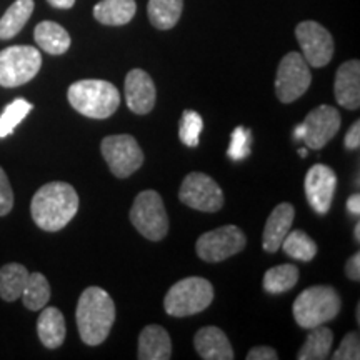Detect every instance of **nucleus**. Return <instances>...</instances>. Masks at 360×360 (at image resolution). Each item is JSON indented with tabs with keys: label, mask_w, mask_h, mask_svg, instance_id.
<instances>
[{
	"label": "nucleus",
	"mask_w": 360,
	"mask_h": 360,
	"mask_svg": "<svg viewBox=\"0 0 360 360\" xmlns=\"http://www.w3.org/2000/svg\"><path fill=\"white\" fill-rule=\"evenodd\" d=\"M79 210V195L67 182L45 184L35 192L30 214L45 232L62 231Z\"/></svg>",
	"instance_id": "1"
},
{
	"label": "nucleus",
	"mask_w": 360,
	"mask_h": 360,
	"mask_svg": "<svg viewBox=\"0 0 360 360\" xmlns=\"http://www.w3.org/2000/svg\"><path fill=\"white\" fill-rule=\"evenodd\" d=\"M75 319L84 344L101 345L114 327V300L101 287H87L79 299Z\"/></svg>",
	"instance_id": "2"
},
{
	"label": "nucleus",
	"mask_w": 360,
	"mask_h": 360,
	"mask_svg": "<svg viewBox=\"0 0 360 360\" xmlns=\"http://www.w3.org/2000/svg\"><path fill=\"white\" fill-rule=\"evenodd\" d=\"M67 97L79 114L90 119H109L120 105L119 90L107 80H79L70 85Z\"/></svg>",
	"instance_id": "3"
},
{
	"label": "nucleus",
	"mask_w": 360,
	"mask_h": 360,
	"mask_svg": "<svg viewBox=\"0 0 360 360\" xmlns=\"http://www.w3.org/2000/svg\"><path fill=\"white\" fill-rule=\"evenodd\" d=\"M340 297L334 287L314 285L300 292L294 302V319L302 328L326 326L340 312Z\"/></svg>",
	"instance_id": "4"
},
{
	"label": "nucleus",
	"mask_w": 360,
	"mask_h": 360,
	"mask_svg": "<svg viewBox=\"0 0 360 360\" xmlns=\"http://www.w3.org/2000/svg\"><path fill=\"white\" fill-rule=\"evenodd\" d=\"M212 300V283L202 277H187L170 287L164 299V309L172 317H188L200 314Z\"/></svg>",
	"instance_id": "5"
},
{
	"label": "nucleus",
	"mask_w": 360,
	"mask_h": 360,
	"mask_svg": "<svg viewBox=\"0 0 360 360\" xmlns=\"http://www.w3.org/2000/svg\"><path fill=\"white\" fill-rule=\"evenodd\" d=\"M42 67L39 49L30 45H12L0 51V85L7 89L30 82Z\"/></svg>",
	"instance_id": "6"
},
{
	"label": "nucleus",
	"mask_w": 360,
	"mask_h": 360,
	"mask_svg": "<svg viewBox=\"0 0 360 360\" xmlns=\"http://www.w3.org/2000/svg\"><path fill=\"white\" fill-rule=\"evenodd\" d=\"M130 222L143 237L152 242H159L167 236L169 219L160 193L155 191H143L139 193L130 210Z\"/></svg>",
	"instance_id": "7"
},
{
	"label": "nucleus",
	"mask_w": 360,
	"mask_h": 360,
	"mask_svg": "<svg viewBox=\"0 0 360 360\" xmlns=\"http://www.w3.org/2000/svg\"><path fill=\"white\" fill-rule=\"evenodd\" d=\"M312 84L310 65L299 52H289L277 69L276 94L282 103H292L307 92Z\"/></svg>",
	"instance_id": "8"
},
{
	"label": "nucleus",
	"mask_w": 360,
	"mask_h": 360,
	"mask_svg": "<svg viewBox=\"0 0 360 360\" xmlns=\"http://www.w3.org/2000/svg\"><path fill=\"white\" fill-rule=\"evenodd\" d=\"M102 155L110 172L119 179H127L143 164V154L132 135H109L102 141Z\"/></svg>",
	"instance_id": "9"
},
{
	"label": "nucleus",
	"mask_w": 360,
	"mask_h": 360,
	"mask_svg": "<svg viewBox=\"0 0 360 360\" xmlns=\"http://www.w3.org/2000/svg\"><path fill=\"white\" fill-rule=\"evenodd\" d=\"M342 124L340 114L335 107L321 105L305 117L304 124L297 125L295 139L304 141L305 146L319 150L335 137Z\"/></svg>",
	"instance_id": "10"
},
{
	"label": "nucleus",
	"mask_w": 360,
	"mask_h": 360,
	"mask_svg": "<svg viewBox=\"0 0 360 360\" xmlns=\"http://www.w3.org/2000/svg\"><path fill=\"white\" fill-rule=\"evenodd\" d=\"M245 233L237 225H225L202 233L197 240V255L205 262H222L244 250Z\"/></svg>",
	"instance_id": "11"
},
{
	"label": "nucleus",
	"mask_w": 360,
	"mask_h": 360,
	"mask_svg": "<svg viewBox=\"0 0 360 360\" xmlns=\"http://www.w3.org/2000/svg\"><path fill=\"white\" fill-rule=\"evenodd\" d=\"M179 199L182 204L200 212H217L224 205L222 188L212 177L202 172H192L184 179Z\"/></svg>",
	"instance_id": "12"
},
{
	"label": "nucleus",
	"mask_w": 360,
	"mask_h": 360,
	"mask_svg": "<svg viewBox=\"0 0 360 360\" xmlns=\"http://www.w3.org/2000/svg\"><path fill=\"white\" fill-rule=\"evenodd\" d=\"M295 37L302 49L304 58L312 67H326L334 57V39L326 27L314 20L300 22Z\"/></svg>",
	"instance_id": "13"
},
{
	"label": "nucleus",
	"mask_w": 360,
	"mask_h": 360,
	"mask_svg": "<svg viewBox=\"0 0 360 360\" xmlns=\"http://www.w3.org/2000/svg\"><path fill=\"white\" fill-rule=\"evenodd\" d=\"M337 188V175L327 165L317 164L305 175V195L317 214H327L330 210L332 199Z\"/></svg>",
	"instance_id": "14"
},
{
	"label": "nucleus",
	"mask_w": 360,
	"mask_h": 360,
	"mask_svg": "<svg viewBox=\"0 0 360 360\" xmlns=\"http://www.w3.org/2000/svg\"><path fill=\"white\" fill-rule=\"evenodd\" d=\"M155 85L150 75L142 69L130 70L125 77V101L134 114L146 115L155 105Z\"/></svg>",
	"instance_id": "15"
},
{
	"label": "nucleus",
	"mask_w": 360,
	"mask_h": 360,
	"mask_svg": "<svg viewBox=\"0 0 360 360\" xmlns=\"http://www.w3.org/2000/svg\"><path fill=\"white\" fill-rule=\"evenodd\" d=\"M335 98L344 109L357 110L360 107V62L347 60L335 74Z\"/></svg>",
	"instance_id": "16"
},
{
	"label": "nucleus",
	"mask_w": 360,
	"mask_h": 360,
	"mask_svg": "<svg viewBox=\"0 0 360 360\" xmlns=\"http://www.w3.org/2000/svg\"><path fill=\"white\" fill-rule=\"evenodd\" d=\"M294 219L295 209L289 202H282L272 210L264 229V249L269 254H276L281 249L282 240L290 232Z\"/></svg>",
	"instance_id": "17"
},
{
	"label": "nucleus",
	"mask_w": 360,
	"mask_h": 360,
	"mask_svg": "<svg viewBox=\"0 0 360 360\" xmlns=\"http://www.w3.org/2000/svg\"><path fill=\"white\" fill-rule=\"evenodd\" d=\"M197 352L204 360H232L233 349L227 335L219 327L209 326L200 328L193 339Z\"/></svg>",
	"instance_id": "18"
},
{
	"label": "nucleus",
	"mask_w": 360,
	"mask_h": 360,
	"mask_svg": "<svg viewBox=\"0 0 360 360\" xmlns=\"http://www.w3.org/2000/svg\"><path fill=\"white\" fill-rule=\"evenodd\" d=\"M172 357V342L164 327L147 326L139 337V359L169 360Z\"/></svg>",
	"instance_id": "19"
},
{
	"label": "nucleus",
	"mask_w": 360,
	"mask_h": 360,
	"mask_svg": "<svg viewBox=\"0 0 360 360\" xmlns=\"http://www.w3.org/2000/svg\"><path fill=\"white\" fill-rule=\"evenodd\" d=\"M37 334L47 349L60 347L67 334L64 314L56 307H44L37 321Z\"/></svg>",
	"instance_id": "20"
},
{
	"label": "nucleus",
	"mask_w": 360,
	"mask_h": 360,
	"mask_svg": "<svg viewBox=\"0 0 360 360\" xmlns=\"http://www.w3.org/2000/svg\"><path fill=\"white\" fill-rule=\"evenodd\" d=\"M35 42L44 52L51 56H62L70 49V35L67 30L57 22L44 20L35 27L34 30Z\"/></svg>",
	"instance_id": "21"
},
{
	"label": "nucleus",
	"mask_w": 360,
	"mask_h": 360,
	"mask_svg": "<svg viewBox=\"0 0 360 360\" xmlns=\"http://www.w3.org/2000/svg\"><path fill=\"white\" fill-rule=\"evenodd\" d=\"M137 12L135 0H102L94 7V17L103 25H125Z\"/></svg>",
	"instance_id": "22"
},
{
	"label": "nucleus",
	"mask_w": 360,
	"mask_h": 360,
	"mask_svg": "<svg viewBox=\"0 0 360 360\" xmlns=\"http://www.w3.org/2000/svg\"><path fill=\"white\" fill-rule=\"evenodd\" d=\"M34 0H15L0 19V40L15 37L34 12Z\"/></svg>",
	"instance_id": "23"
},
{
	"label": "nucleus",
	"mask_w": 360,
	"mask_h": 360,
	"mask_svg": "<svg viewBox=\"0 0 360 360\" xmlns=\"http://www.w3.org/2000/svg\"><path fill=\"white\" fill-rule=\"evenodd\" d=\"M182 8L184 0H148V20L155 29L170 30L177 25Z\"/></svg>",
	"instance_id": "24"
},
{
	"label": "nucleus",
	"mask_w": 360,
	"mask_h": 360,
	"mask_svg": "<svg viewBox=\"0 0 360 360\" xmlns=\"http://www.w3.org/2000/svg\"><path fill=\"white\" fill-rule=\"evenodd\" d=\"M29 270L22 264H7L0 269V297L6 302L20 299L29 278Z\"/></svg>",
	"instance_id": "25"
},
{
	"label": "nucleus",
	"mask_w": 360,
	"mask_h": 360,
	"mask_svg": "<svg viewBox=\"0 0 360 360\" xmlns=\"http://www.w3.org/2000/svg\"><path fill=\"white\" fill-rule=\"evenodd\" d=\"M332 342H334V334L330 328L327 327H314L310 328V334L307 340L302 345V349L297 354L299 360H323L328 357L332 349Z\"/></svg>",
	"instance_id": "26"
},
{
	"label": "nucleus",
	"mask_w": 360,
	"mask_h": 360,
	"mask_svg": "<svg viewBox=\"0 0 360 360\" xmlns=\"http://www.w3.org/2000/svg\"><path fill=\"white\" fill-rule=\"evenodd\" d=\"M297 282H299V269L292 264H282L265 272L264 289L269 294H283L294 289Z\"/></svg>",
	"instance_id": "27"
},
{
	"label": "nucleus",
	"mask_w": 360,
	"mask_h": 360,
	"mask_svg": "<svg viewBox=\"0 0 360 360\" xmlns=\"http://www.w3.org/2000/svg\"><path fill=\"white\" fill-rule=\"evenodd\" d=\"M22 302L29 310H42L51 300V285L40 272L29 274L27 283L22 292Z\"/></svg>",
	"instance_id": "28"
},
{
	"label": "nucleus",
	"mask_w": 360,
	"mask_h": 360,
	"mask_svg": "<svg viewBox=\"0 0 360 360\" xmlns=\"http://www.w3.org/2000/svg\"><path fill=\"white\" fill-rule=\"evenodd\" d=\"M282 249L290 259L309 262L317 254V244L304 231L289 232L282 240Z\"/></svg>",
	"instance_id": "29"
},
{
	"label": "nucleus",
	"mask_w": 360,
	"mask_h": 360,
	"mask_svg": "<svg viewBox=\"0 0 360 360\" xmlns=\"http://www.w3.org/2000/svg\"><path fill=\"white\" fill-rule=\"evenodd\" d=\"M32 109L34 105L27 102L25 98H15V101L8 103L6 109H4L2 115H0V139H6L8 135H12L17 125L29 115V112Z\"/></svg>",
	"instance_id": "30"
},
{
	"label": "nucleus",
	"mask_w": 360,
	"mask_h": 360,
	"mask_svg": "<svg viewBox=\"0 0 360 360\" xmlns=\"http://www.w3.org/2000/svg\"><path fill=\"white\" fill-rule=\"evenodd\" d=\"M202 130H204V120H202L200 114H197L195 110L184 112L179 127L180 141L186 143L187 147H197Z\"/></svg>",
	"instance_id": "31"
},
{
	"label": "nucleus",
	"mask_w": 360,
	"mask_h": 360,
	"mask_svg": "<svg viewBox=\"0 0 360 360\" xmlns=\"http://www.w3.org/2000/svg\"><path fill=\"white\" fill-rule=\"evenodd\" d=\"M250 142H252L250 130L242 127V125L240 127H237L231 135V146H229V150H227L229 157L236 162L247 159L250 154Z\"/></svg>",
	"instance_id": "32"
},
{
	"label": "nucleus",
	"mask_w": 360,
	"mask_h": 360,
	"mask_svg": "<svg viewBox=\"0 0 360 360\" xmlns=\"http://www.w3.org/2000/svg\"><path fill=\"white\" fill-rule=\"evenodd\" d=\"M334 360H359L360 359V342L357 332H350L344 337L339 349L332 355Z\"/></svg>",
	"instance_id": "33"
},
{
	"label": "nucleus",
	"mask_w": 360,
	"mask_h": 360,
	"mask_svg": "<svg viewBox=\"0 0 360 360\" xmlns=\"http://www.w3.org/2000/svg\"><path fill=\"white\" fill-rule=\"evenodd\" d=\"M13 207V192L7 174L0 167V217L7 215Z\"/></svg>",
	"instance_id": "34"
},
{
	"label": "nucleus",
	"mask_w": 360,
	"mask_h": 360,
	"mask_svg": "<svg viewBox=\"0 0 360 360\" xmlns=\"http://www.w3.org/2000/svg\"><path fill=\"white\" fill-rule=\"evenodd\" d=\"M278 355L272 347H265V345H260V347H254L247 354V360H277Z\"/></svg>",
	"instance_id": "35"
},
{
	"label": "nucleus",
	"mask_w": 360,
	"mask_h": 360,
	"mask_svg": "<svg viewBox=\"0 0 360 360\" xmlns=\"http://www.w3.org/2000/svg\"><path fill=\"white\" fill-rule=\"evenodd\" d=\"M345 147L349 150H357L360 147V122L355 120L352 124V127L349 129V132L345 134Z\"/></svg>",
	"instance_id": "36"
},
{
	"label": "nucleus",
	"mask_w": 360,
	"mask_h": 360,
	"mask_svg": "<svg viewBox=\"0 0 360 360\" xmlns=\"http://www.w3.org/2000/svg\"><path fill=\"white\" fill-rule=\"evenodd\" d=\"M345 274H347V277L350 281L354 282H359L360 281V254L359 252H355L347 260V265H345Z\"/></svg>",
	"instance_id": "37"
},
{
	"label": "nucleus",
	"mask_w": 360,
	"mask_h": 360,
	"mask_svg": "<svg viewBox=\"0 0 360 360\" xmlns=\"http://www.w3.org/2000/svg\"><path fill=\"white\" fill-rule=\"evenodd\" d=\"M347 209L350 214H354L355 217H359V214H360V195L359 193H354V195L349 197Z\"/></svg>",
	"instance_id": "38"
},
{
	"label": "nucleus",
	"mask_w": 360,
	"mask_h": 360,
	"mask_svg": "<svg viewBox=\"0 0 360 360\" xmlns=\"http://www.w3.org/2000/svg\"><path fill=\"white\" fill-rule=\"evenodd\" d=\"M47 2L56 8H70L74 7L75 0H47Z\"/></svg>",
	"instance_id": "39"
},
{
	"label": "nucleus",
	"mask_w": 360,
	"mask_h": 360,
	"mask_svg": "<svg viewBox=\"0 0 360 360\" xmlns=\"http://www.w3.org/2000/svg\"><path fill=\"white\" fill-rule=\"evenodd\" d=\"M354 233H355V240L360 242V222L355 224V231H354Z\"/></svg>",
	"instance_id": "40"
},
{
	"label": "nucleus",
	"mask_w": 360,
	"mask_h": 360,
	"mask_svg": "<svg viewBox=\"0 0 360 360\" xmlns=\"http://www.w3.org/2000/svg\"><path fill=\"white\" fill-rule=\"evenodd\" d=\"M299 154L302 155V157H305V155H307V150H305V148H300V150H299Z\"/></svg>",
	"instance_id": "41"
}]
</instances>
